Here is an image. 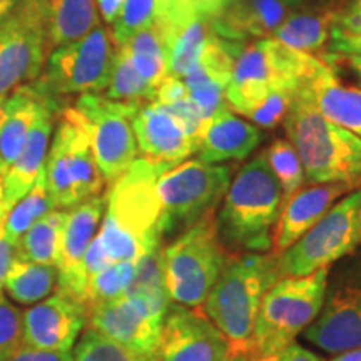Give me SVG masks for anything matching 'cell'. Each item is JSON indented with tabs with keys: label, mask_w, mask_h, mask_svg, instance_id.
<instances>
[{
	"label": "cell",
	"mask_w": 361,
	"mask_h": 361,
	"mask_svg": "<svg viewBox=\"0 0 361 361\" xmlns=\"http://www.w3.org/2000/svg\"><path fill=\"white\" fill-rule=\"evenodd\" d=\"M117 44L112 30L97 25L75 42L54 49L39 80L51 96L99 94L109 84Z\"/></svg>",
	"instance_id": "cell-12"
},
{
	"label": "cell",
	"mask_w": 361,
	"mask_h": 361,
	"mask_svg": "<svg viewBox=\"0 0 361 361\" xmlns=\"http://www.w3.org/2000/svg\"><path fill=\"white\" fill-rule=\"evenodd\" d=\"M219 206L216 224L221 243L228 251L271 252L274 226L284 202L266 151L238 171Z\"/></svg>",
	"instance_id": "cell-2"
},
{
	"label": "cell",
	"mask_w": 361,
	"mask_h": 361,
	"mask_svg": "<svg viewBox=\"0 0 361 361\" xmlns=\"http://www.w3.org/2000/svg\"><path fill=\"white\" fill-rule=\"evenodd\" d=\"M56 211V206L49 196L47 191V180H45V169L39 174V178L35 179L34 186L29 189V192L24 197H20L11 207L6 218L2 221L4 233L8 241L13 246L19 243V239L29 231L32 226L37 223L39 219H42L44 216Z\"/></svg>",
	"instance_id": "cell-30"
},
{
	"label": "cell",
	"mask_w": 361,
	"mask_h": 361,
	"mask_svg": "<svg viewBox=\"0 0 361 361\" xmlns=\"http://www.w3.org/2000/svg\"><path fill=\"white\" fill-rule=\"evenodd\" d=\"M133 130L142 159L174 168L196 154L200 142L194 141L171 112L159 102H146L133 117Z\"/></svg>",
	"instance_id": "cell-18"
},
{
	"label": "cell",
	"mask_w": 361,
	"mask_h": 361,
	"mask_svg": "<svg viewBox=\"0 0 361 361\" xmlns=\"http://www.w3.org/2000/svg\"><path fill=\"white\" fill-rule=\"evenodd\" d=\"M72 361H157L126 348L92 328H85L80 340L74 345Z\"/></svg>",
	"instance_id": "cell-34"
},
{
	"label": "cell",
	"mask_w": 361,
	"mask_h": 361,
	"mask_svg": "<svg viewBox=\"0 0 361 361\" xmlns=\"http://www.w3.org/2000/svg\"><path fill=\"white\" fill-rule=\"evenodd\" d=\"M229 255L218 234L216 211L178 234L159 252L162 283L171 303L201 308Z\"/></svg>",
	"instance_id": "cell-5"
},
{
	"label": "cell",
	"mask_w": 361,
	"mask_h": 361,
	"mask_svg": "<svg viewBox=\"0 0 361 361\" xmlns=\"http://www.w3.org/2000/svg\"><path fill=\"white\" fill-rule=\"evenodd\" d=\"M168 169L139 157L111 184L96 241L112 264L137 263L159 251L162 209L156 184Z\"/></svg>",
	"instance_id": "cell-1"
},
{
	"label": "cell",
	"mask_w": 361,
	"mask_h": 361,
	"mask_svg": "<svg viewBox=\"0 0 361 361\" xmlns=\"http://www.w3.org/2000/svg\"><path fill=\"white\" fill-rule=\"evenodd\" d=\"M134 271L135 263L123 261V263L107 266L106 269L94 274L89 279L87 288H85V310H87V313L94 306L124 296L130 283H133Z\"/></svg>",
	"instance_id": "cell-33"
},
{
	"label": "cell",
	"mask_w": 361,
	"mask_h": 361,
	"mask_svg": "<svg viewBox=\"0 0 361 361\" xmlns=\"http://www.w3.org/2000/svg\"><path fill=\"white\" fill-rule=\"evenodd\" d=\"M87 324V310L57 291L22 313L24 345L49 351H71Z\"/></svg>",
	"instance_id": "cell-17"
},
{
	"label": "cell",
	"mask_w": 361,
	"mask_h": 361,
	"mask_svg": "<svg viewBox=\"0 0 361 361\" xmlns=\"http://www.w3.org/2000/svg\"><path fill=\"white\" fill-rule=\"evenodd\" d=\"M24 346L22 313L0 291V361L7 360Z\"/></svg>",
	"instance_id": "cell-36"
},
{
	"label": "cell",
	"mask_w": 361,
	"mask_h": 361,
	"mask_svg": "<svg viewBox=\"0 0 361 361\" xmlns=\"http://www.w3.org/2000/svg\"><path fill=\"white\" fill-rule=\"evenodd\" d=\"M284 129L303 164L305 180L361 188L360 135L333 124L305 97H295Z\"/></svg>",
	"instance_id": "cell-4"
},
{
	"label": "cell",
	"mask_w": 361,
	"mask_h": 361,
	"mask_svg": "<svg viewBox=\"0 0 361 361\" xmlns=\"http://www.w3.org/2000/svg\"><path fill=\"white\" fill-rule=\"evenodd\" d=\"M123 4H124V0H97L99 13L102 16V19L106 24H109V25L114 24L116 17L119 16Z\"/></svg>",
	"instance_id": "cell-45"
},
{
	"label": "cell",
	"mask_w": 361,
	"mask_h": 361,
	"mask_svg": "<svg viewBox=\"0 0 361 361\" xmlns=\"http://www.w3.org/2000/svg\"><path fill=\"white\" fill-rule=\"evenodd\" d=\"M361 188L343 196L295 245L278 255L281 276H308L360 247Z\"/></svg>",
	"instance_id": "cell-10"
},
{
	"label": "cell",
	"mask_w": 361,
	"mask_h": 361,
	"mask_svg": "<svg viewBox=\"0 0 361 361\" xmlns=\"http://www.w3.org/2000/svg\"><path fill=\"white\" fill-rule=\"evenodd\" d=\"M121 47L128 52L139 75L154 87L169 75L168 34L159 20L137 30Z\"/></svg>",
	"instance_id": "cell-27"
},
{
	"label": "cell",
	"mask_w": 361,
	"mask_h": 361,
	"mask_svg": "<svg viewBox=\"0 0 361 361\" xmlns=\"http://www.w3.org/2000/svg\"><path fill=\"white\" fill-rule=\"evenodd\" d=\"M350 184H314L310 188H301L284 202L278 223L274 226L271 239V252L281 255L288 247L295 245L308 229L318 223L333 204L353 191Z\"/></svg>",
	"instance_id": "cell-19"
},
{
	"label": "cell",
	"mask_w": 361,
	"mask_h": 361,
	"mask_svg": "<svg viewBox=\"0 0 361 361\" xmlns=\"http://www.w3.org/2000/svg\"><path fill=\"white\" fill-rule=\"evenodd\" d=\"M252 361H324V358L316 355L314 351L305 348L298 341H293L291 345H288L286 348L278 351V353L261 356V358H256Z\"/></svg>",
	"instance_id": "cell-42"
},
{
	"label": "cell",
	"mask_w": 361,
	"mask_h": 361,
	"mask_svg": "<svg viewBox=\"0 0 361 361\" xmlns=\"http://www.w3.org/2000/svg\"><path fill=\"white\" fill-rule=\"evenodd\" d=\"M57 102L47 104L40 112L37 121L30 129L20 154L12 162L2 180V197H0V221H4L11 207L24 197L34 186L35 179L42 173L51 146V134L56 123Z\"/></svg>",
	"instance_id": "cell-20"
},
{
	"label": "cell",
	"mask_w": 361,
	"mask_h": 361,
	"mask_svg": "<svg viewBox=\"0 0 361 361\" xmlns=\"http://www.w3.org/2000/svg\"><path fill=\"white\" fill-rule=\"evenodd\" d=\"M164 107L179 121L180 124H183V128L186 129V133L191 135L194 141L201 142L202 130H204L207 121L202 117L200 107L194 104L191 97L188 96L186 99H183V101L169 104V106Z\"/></svg>",
	"instance_id": "cell-39"
},
{
	"label": "cell",
	"mask_w": 361,
	"mask_h": 361,
	"mask_svg": "<svg viewBox=\"0 0 361 361\" xmlns=\"http://www.w3.org/2000/svg\"><path fill=\"white\" fill-rule=\"evenodd\" d=\"M57 266L16 259L6 278L4 290L17 303L35 305L51 296L52 291L57 290Z\"/></svg>",
	"instance_id": "cell-29"
},
{
	"label": "cell",
	"mask_w": 361,
	"mask_h": 361,
	"mask_svg": "<svg viewBox=\"0 0 361 361\" xmlns=\"http://www.w3.org/2000/svg\"><path fill=\"white\" fill-rule=\"evenodd\" d=\"M358 229H360V243H361V211H360V218H358Z\"/></svg>",
	"instance_id": "cell-52"
},
{
	"label": "cell",
	"mask_w": 361,
	"mask_h": 361,
	"mask_svg": "<svg viewBox=\"0 0 361 361\" xmlns=\"http://www.w3.org/2000/svg\"><path fill=\"white\" fill-rule=\"evenodd\" d=\"M231 343L202 308L171 303L162 319L157 361H228Z\"/></svg>",
	"instance_id": "cell-15"
},
{
	"label": "cell",
	"mask_w": 361,
	"mask_h": 361,
	"mask_svg": "<svg viewBox=\"0 0 361 361\" xmlns=\"http://www.w3.org/2000/svg\"><path fill=\"white\" fill-rule=\"evenodd\" d=\"M333 361H361V348L338 353Z\"/></svg>",
	"instance_id": "cell-46"
},
{
	"label": "cell",
	"mask_w": 361,
	"mask_h": 361,
	"mask_svg": "<svg viewBox=\"0 0 361 361\" xmlns=\"http://www.w3.org/2000/svg\"><path fill=\"white\" fill-rule=\"evenodd\" d=\"M51 47L75 42L99 25L97 0H45Z\"/></svg>",
	"instance_id": "cell-26"
},
{
	"label": "cell",
	"mask_w": 361,
	"mask_h": 361,
	"mask_svg": "<svg viewBox=\"0 0 361 361\" xmlns=\"http://www.w3.org/2000/svg\"><path fill=\"white\" fill-rule=\"evenodd\" d=\"M44 169L56 209H71L101 196L106 188L92 151L89 124L75 107H66L59 114Z\"/></svg>",
	"instance_id": "cell-6"
},
{
	"label": "cell",
	"mask_w": 361,
	"mask_h": 361,
	"mask_svg": "<svg viewBox=\"0 0 361 361\" xmlns=\"http://www.w3.org/2000/svg\"><path fill=\"white\" fill-rule=\"evenodd\" d=\"M19 2L20 0H0V22L6 19Z\"/></svg>",
	"instance_id": "cell-47"
},
{
	"label": "cell",
	"mask_w": 361,
	"mask_h": 361,
	"mask_svg": "<svg viewBox=\"0 0 361 361\" xmlns=\"http://www.w3.org/2000/svg\"><path fill=\"white\" fill-rule=\"evenodd\" d=\"M283 276L273 252H231L204 301L207 318L228 338L234 351L250 355L261 301ZM251 358V355H250Z\"/></svg>",
	"instance_id": "cell-3"
},
{
	"label": "cell",
	"mask_w": 361,
	"mask_h": 361,
	"mask_svg": "<svg viewBox=\"0 0 361 361\" xmlns=\"http://www.w3.org/2000/svg\"><path fill=\"white\" fill-rule=\"evenodd\" d=\"M263 137L259 128L239 119L228 107H223L206 123L196 152L197 159L207 164L243 161L258 149Z\"/></svg>",
	"instance_id": "cell-22"
},
{
	"label": "cell",
	"mask_w": 361,
	"mask_h": 361,
	"mask_svg": "<svg viewBox=\"0 0 361 361\" xmlns=\"http://www.w3.org/2000/svg\"><path fill=\"white\" fill-rule=\"evenodd\" d=\"M266 159L281 188L283 202H286L305 184V169L300 156L288 139H276L266 149Z\"/></svg>",
	"instance_id": "cell-32"
},
{
	"label": "cell",
	"mask_w": 361,
	"mask_h": 361,
	"mask_svg": "<svg viewBox=\"0 0 361 361\" xmlns=\"http://www.w3.org/2000/svg\"><path fill=\"white\" fill-rule=\"evenodd\" d=\"M303 338L328 353L361 348V250L329 266L323 306Z\"/></svg>",
	"instance_id": "cell-9"
},
{
	"label": "cell",
	"mask_w": 361,
	"mask_h": 361,
	"mask_svg": "<svg viewBox=\"0 0 361 361\" xmlns=\"http://www.w3.org/2000/svg\"><path fill=\"white\" fill-rule=\"evenodd\" d=\"M329 268L308 276H283L261 301L251 338V361L274 355L301 335L323 306Z\"/></svg>",
	"instance_id": "cell-7"
},
{
	"label": "cell",
	"mask_w": 361,
	"mask_h": 361,
	"mask_svg": "<svg viewBox=\"0 0 361 361\" xmlns=\"http://www.w3.org/2000/svg\"><path fill=\"white\" fill-rule=\"evenodd\" d=\"M104 97L116 102L134 104V106L156 101V87L139 75L128 52L121 45H117L109 84H107Z\"/></svg>",
	"instance_id": "cell-31"
},
{
	"label": "cell",
	"mask_w": 361,
	"mask_h": 361,
	"mask_svg": "<svg viewBox=\"0 0 361 361\" xmlns=\"http://www.w3.org/2000/svg\"><path fill=\"white\" fill-rule=\"evenodd\" d=\"M161 6L162 0H124L111 29L116 44L123 45L130 35L156 22Z\"/></svg>",
	"instance_id": "cell-35"
},
{
	"label": "cell",
	"mask_w": 361,
	"mask_h": 361,
	"mask_svg": "<svg viewBox=\"0 0 361 361\" xmlns=\"http://www.w3.org/2000/svg\"><path fill=\"white\" fill-rule=\"evenodd\" d=\"M231 166L200 159L179 162L157 178L162 209V238L180 234L206 214L218 211L229 184Z\"/></svg>",
	"instance_id": "cell-8"
},
{
	"label": "cell",
	"mask_w": 361,
	"mask_h": 361,
	"mask_svg": "<svg viewBox=\"0 0 361 361\" xmlns=\"http://www.w3.org/2000/svg\"><path fill=\"white\" fill-rule=\"evenodd\" d=\"M4 361H72L71 351H49L24 345Z\"/></svg>",
	"instance_id": "cell-41"
},
{
	"label": "cell",
	"mask_w": 361,
	"mask_h": 361,
	"mask_svg": "<svg viewBox=\"0 0 361 361\" xmlns=\"http://www.w3.org/2000/svg\"><path fill=\"white\" fill-rule=\"evenodd\" d=\"M228 361H251V358H250V355L245 353V351H234L233 350V353H231V356H229Z\"/></svg>",
	"instance_id": "cell-48"
},
{
	"label": "cell",
	"mask_w": 361,
	"mask_h": 361,
	"mask_svg": "<svg viewBox=\"0 0 361 361\" xmlns=\"http://www.w3.org/2000/svg\"><path fill=\"white\" fill-rule=\"evenodd\" d=\"M13 261H16V246L7 239L6 233H4L2 221H0V291L4 290L6 278L12 268Z\"/></svg>",
	"instance_id": "cell-44"
},
{
	"label": "cell",
	"mask_w": 361,
	"mask_h": 361,
	"mask_svg": "<svg viewBox=\"0 0 361 361\" xmlns=\"http://www.w3.org/2000/svg\"><path fill=\"white\" fill-rule=\"evenodd\" d=\"M51 52L45 0H20L0 22V101L34 82Z\"/></svg>",
	"instance_id": "cell-11"
},
{
	"label": "cell",
	"mask_w": 361,
	"mask_h": 361,
	"mask_svg": "<svg viewBox=\"0 0 361 361\" xmlns=\"http://www.w3.org/2000/svg\"><path fill=\"white\" fill-rule=\"evenodd\" d=\"M106 211V196H96L80 204L66 209L62 246L59 256L57 291L72 298L85 308V288L82 276V259L90 243L99 231Z\"/></svg>",
	"instance_id": "cell-16"
},
{
	"label": "cell",
	"mask_w": 361,
	"mask_h": 361,
	"mask_svg": "<svg viewBox=\"0 0 361 361\" xmlns=\"http://www.w3.org/2000/svg\"><path fill=\"white\" fill-rule=\"evenodd\" d=\"M4 116H6V99H4V101H0V124H2Z\"/></svg>",
	"instance_id": "cell-50"
},
{
	"label": "cell",
	"mask_w": 361,
	"mask_h": 361,
	"mask_svg": "<svg viewBox=\"0 0 361 361\" xmlns=\"http://www.w3.org/2000/svg\"><path fill=\"white\" fill-rule=\"evenodd\" d=\"M188 96L189 92L184 80L174 78V75H166L156 87V102L162 104V106H169V104L183 101Z\"/></svg>",
	"instance_id": "cell-40"
},
{
	"label": "cell",
	"mask_w": 361,
	"mask_h": 361,
	"mask_svg": "<svg viewBox=\"0 0 361 361\" xmlns=\"http://www.w3.org/2000/svg\"><path fill=\"white\" fill-rule=\"evenodd\" d=\"M295 97V94L290 92V90H271L269 96L263 102H259L255 109H251V112L246 117L264 129L276 128L281 121H284Z\"/></svg>",
	"instance_id": "cell-37"
},
{
	"label": "cell",
	"mask_w": 361,
	"mask_h": 361,
	"mask_svg": "<svg viewBox=\"0 0 361 361\" xmlns=\"http://www.w3.org/2000/svg\"><path fill=\"white\" fill-rule=\"evenodd\" d=\"M340 11L331 6L310 8L306 12L288 13L274 32L273 39L305 54L319 52L329 39V30L335 24Z\"/></svg>",
	"instance_id": "cell-25"
},
{
	"label": "cell",
	"mask_w": 361,
	"mask_h": 361,
	"mask_svg": "<svg viewBox=\"0 0 361 361\" xmlns=\"http://www.w3.org/2000/svg\"><path fill=\"white\" fill-rule=\"evenodd\" d=\"M284 4H286L288 7H293V6H298V4L301 2V0H283Z\"/></svg>",
	"instance_id": "cell-51"
},
{
	"label": "cell",
	"mask_w": 361,
	"mask_h": 361,
	"mask_svg": "<svg viewBox=\"0 0 361 361\" xmlns=\"http://www.w3.org/2000/svg\"><path fill=\"white\" fill-rule=\"evenodd\" d=\"M74 107L87 121L92 151L104 179L107 184L116 183L137 159L133 117L139 106L84 94Z\"/></svg>",
	"instance_id": "cell-13"
},
{
	"label": "cell",
	"mask_w": 361,
	"mask_h": 361,
	"mask_svg": "<svg viewBox=\"0 0 361 361\" xmlns=\"http://www.w3.org/2000/svg\"><path fill=\"white\" fill-rule=\"evenodd\" d=\"M335 29H340L343 32L360 34L361 32V0H355L345 12H340L335 24Z\"/></svg>",
	"instance_id": "cell-43"
},
{
	"label": "cell",
	"mask_w": 361,
	"mask_h": 361,
	"mask_svg": "<svg viewBox=\"0 0 361 361\" xmlns=\"http://www.w3.org/2000/svg\"><path fill=\"white\" fill-rule=\"evenodd\" d=\"M319 59L326 62L329 67L338 64L340 61H361V32L350 34L331 27L328 52Z\"/></svg>",
	"instance_id": "cell-38"
},
{
	"label": "cell",
	"mask_w": 361,
	"mask_h": 361,
	"mask_svg": "<svg viewBox=\"0 0 361 361\" xmlns=\"http://www.w3.org/2000/svg\"><path fill=\"white\" fill-rule=\"evenodd\" d=\"M283 0H234L213 20V30L231 42L250 44V39H273L288 17Z\"/></svg>",
	"instance_id": "cell-23"
},
{
	"label": "cell",
	"mask_w": 361,
	"mask_h": 361,
	"mask_svg": "<svg viewBox=\"0 0 361 361\" xmlns=\"http://www.w3.org/2000/svg\"><path fill=\"white\" fill-rule=\"evenodd\" d=\"M64 219L66 209H56L39 219L16 245V259L57 266Z\"/></svg>",
	"instance_id": "cell-28"
},
{
	"label": "cell",
	"mask_w": 361,
	"mask_h": 361,
	"mask_svg": "<svg viewBox=\"0 0 361 361\" xmlns=\"http://www.w3.org/2000/svg\"><path fill=\"white\" fill-rule=\"evenodd\" d=\"M348 64L353 67V71L358 74V79H360V84H361V61H348Z\"/></svg>",
	"instance_id": "cell-49"
},
{
	"label": "cell",
	"mask_w": 361,
	"mask_h": 361,
	"mask_svg": "<svg viewBox=\"0 0 361 361\" xmlns=\"http://www.w3.org/2000/svg\"><path fill=\"white\" fill-rule=\"evenodd\" d=\"M57 102L40 80L20 85L6 99V116L0 124V197L7 169L20 154L30 129L47 104Z\"/></svg>",
	"instance_id": "cell-21"
},
{
	"label": "cell",
	"mask_w": 361,
	"mask_h": 361,
	"mask_svg": "<svg viewBox=\"0 0 361 361\" xmlns=\"http://www.w3.org/2000/svg\"><path fill=\"white\" fill-rule=\"evenodd\" d=\"M296 97L308 99L328 121L361 137V89L343 85L333 67L324 66Z\"/></svg>",
	"instance_id": "cell-24"
},
{
	"label": "cell",
	"mask_w": 361,
	"mask_h": 361,
	"mask_svg": "<svg viewBox=\"0 0 361 361\" xmlns=\"http://www.w3.org/2000/svg\"><path fill=\"white\" fill-rule=\"evenodd\" d=\"M168 308L126 293L89 310L87 326L135 353L157 360L162 319Z\"/></svg>",
	"instance_id": "cell-14"
}]
</instances>
